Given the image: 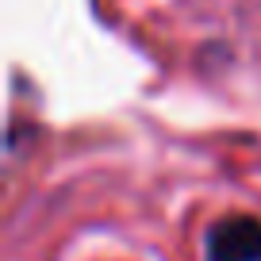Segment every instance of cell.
<instances>
[{
    "label": "cell",
    "instance_id": "obj_1",
    "mask_svg": "<svg viewBox=\"0 0 261 261\" xmlns=\"http://www.w3.org/2000/svg\"><path fill=\"white\" fill-rule=\"evenodd\" d=\"M207 261H261V219L227 215L207 234Z\"/></svg>",
    "mask_w": 261,
    "mask_h": 261
}]
</instances>
